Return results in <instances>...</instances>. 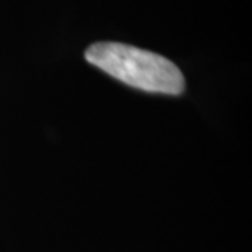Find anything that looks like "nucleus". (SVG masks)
Wrapping results in <instances>:
<instances>
[{
    "mask_svg": "<svg viewBox=\"0 0 252 252\" xmlns=\"http://www.w3.org/2000/svg\"><path fill=\"white\" fill-rule=\"evenodd\" d=\"M85 59L120 82L144 92L180 95L185 90L180 69L158 53L123 43L102 41L85 51Z\"/></svg>",
    "mask_w": 252,
    "mask_h": 252,
    "instance_id": "f257e3e1",
    "label": "nucleus"
}]
</instances>
